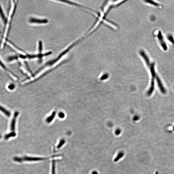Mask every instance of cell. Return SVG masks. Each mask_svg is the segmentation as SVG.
I'll return each mask as SVG.
<instances>
[{
    "label": "cell",
    "instance_id": "cell-7",
    "mask_svg": "<svg viewBox=\"0 0 174 174\" xmlns=\"http://www.w3.org/2000/svg\"><path fill=\"white\" fill-rule=\"evenodd\" d=\"M20 58V56L19 55L14 54V55H9L7 58V61L8 62H12L14 61L18 60Z\"/></svg>",
    "mask_w": 174,
    "mask_h": 174
},
{
    "label": "cell",
    "instance_id": "cell-17",
    "mask_svg": "<svg viewBox=\"0 0 174 174\" xmlns=\"http://www.w3.org/2000/svg\"><path fill=\"white\" fill-rule=\"evenodd\" d=\"M1 135H0V139H1Z\"/></svg>",
    "mask_w": 174,
    "mask_h": 174
},
{
    "label": "cell",
    "instance_id": "cell-6",
    "mask_svg": "<svg viewBox=\"0 0 174 174\" xmlns=\"http://www.w3.org/2000/svg\"><path fill=\"white\" fill-rule=\"evenodd\" d=\"M158 37V39H159L160 43L162 48L164 49H164V50H167V45H166V43H165L164 40H163V36H162V33H161L160 32L159 33Z\"/></svg>",
    "mask_w": 174,
    "mask_h": 174
},
{
    "label": "cell",
    "instance_id": "cell-14",
    "mask_svg": "<svg viewBox=\"0 0 174 174\" xmlns=\"http://www.w3.org/2000/svg\"><path fill=\"white\" fill-rule=\"evenodd\" d=\"M59 116L60 118H63L64 117V114L63 113H60L59 114Z\"/></svg>",
    "mask_w": 174,
    "mask_h": 174
},
{
    "label": "cell",
    "instance_id": "cell-5",
    "mask_svg": "<svg viewBox=\"0 0 174 174\" xmlns=\"http://www.w3.org/2000/svg\"><path fill=\"white\" fill-rule=\"evenodd\" d=\"M0 67H1V68H2V69H3V70L6 71L8 72V73L11 74H12L13 75H14V74L7 68V67L6 66L4 62L3 61L2 59V58H1V57H0Z\"/></svg>",
    "mask_w": 174,
    "mask_h": 174
},
{
    "label": "cell",
    "instance_id": "cell-9",
    "mask_svg": "<svg viewBox=\"0 0 174 174\" xmlns=\"http://www.w3.org/2000/svg\"><path fill=\"white\" fill-rule=\"evenodd\" d=\"M124 152H120V153H119L118 154V155L117 156L116 158H115V159H114V162H117V161L119 160V159H121L122 157L123 156H124Z\"/></svg>",
    "mask_w": 174,
    "mask_h": 174
},
{
    "label": "cell",
    "instance_id": "cell-1",
    "mask_svg": "<svg viewBox=\"0 0 174 174\" xmlns=\"http://www.w3.org/2000/svg\"><path fill=\"white\" fill-rule=\"evenodd\" d=\"M48 158H41V157H15L13 159L15 162H21L23 161H37L45 160Z\"/></svg>",
    "mask_w": 174,
    "mask_h": 174
},
{
    "label": "cell",
    "instance_id": "cell-18",
    "mask_svg": "<svg viewBox=\"0 0 174 174\" xmlns=\"http://www.w3.org/2000/svg\"><path fill=\"white\" fill-rule=\"evenodd\" d=\"M1 33V31H0V33Z\"/></svg>",
    "mask_w": 174,
    "mask_h": 174
},
{
    "label": "cell",
    "instance_id": "cell-13",
    "mask_svg": "<svg viewBox=\"0 0 174 174\" xmlns=\"http://www.w3.org/2000/svg\"><path fill=\"white\" fill-rule=\"evenodd\" d=\"M8 87L9 89L13 90L15 88V85H14L13 84H11L9 85Z\"/></svg>",
    "mask_w": 174,
    "mask_h": 174
},
{
    "label": "cell",
    "instance_id": "cell-4",
    "mask_svg": "<svg viewBox=\"0 0 174 174\" xmlns=\"http://www.w3.org/2000/svg\"><path fill=\"white\" fill-rule=\"evenodd\" d=\"M29 21L31 23L40 24L47 23L48 22V20L46 19H40L34 17L31 18L29 19Z\"/></svg>",
    "mask_w": 174,
    "mask_h": 174
},
{
    "label": "cell",
    "instance_id": "cell-16",
    "mask_svg": "<svg viewBox=\"0 0 174 174\" xmlns=\"http://www.w3.org/2000/svg\"><path fill=\"white\" fill-rule=\"evenodd\" d=\"M155 174H158V172H157H157H155Z\"/></svg>",
    "mask_w": 174,
    "mask_h": 174
},
{
    "label": "cell",
    "instance_id": "cell-12",
    "mask_svg": "<svg viewBox=\"0 0 174 174\" xmlns=\"http://www.w3.org/2000/svg\"><path fill=\"white\" fill-rule=\"evenodd\" d=\"M65 140L64 139H62L60 142L59 144L57 146V148L59 149L61 148V147L65 143Z\"/></svg>",
    "mask_w": 174,
    "mask_h": 174
},
{
    "label": "cell",
    "instance_id": "cell-11",
    "mask_svg": "<svg viewBox=\"0 0 174 174\" xmlns=\"http://www.w3.org/2000/svg\"><path fill=\"white\" fill-rule=\"evenodd\" d=\"M52 174H55V161H52Z\"/></svg>",
    "mask_w": 174,
    "mask_h": 174
},
{
    "label": "cell",
    "instance_id": "cell-15",
    "mask_svg": "<svg viewBox=\"0 0 174 174\" xmlns=\"http://www.w3.org/2000/svg\"><path fill=\"white\" fill-rule=\"evenodd\" d=\"M92 174H98V173L96 171H94V172L92 173Z\"/></svg>",
    "mask_w": 174,
    "mask_h": 174
},
{
    "label": "cell",
    "instance_id": "cell-3",
    "mask_svg": "<svg viewBox=\"0 0 174 174\" xmlns=\"http://www.w3.org/2000/svg\"><path fill=\"white\" fill-rule=\"evenodd\" d=\"M19 115L18 112H15L14 113L12 120H11L10 128H11V130L12 132H15L16 120H17Z\"/></svg>",
    "mask_w": 174,
    "mask_h": 174
},
{
    "label": "cell",
    "instance_id": "cell-2",
    "mask_svg": "<svg viewBox=\"0 0 174 174\" xmlns=\"http://www.w3.org/2000/svg\"><path fill=\"white\" fill-rule=\"evenodd\" d=\"M0 20L3 25V28L5 27L8 22V17L6 15L2 5L0 3Z\"/></svg>",
    "mask_w": 174,
    "mask_h": 174
},
{
    "label": "cell",
    "instance_id": "cell-8",
    "mask_svg": "<svg viewBox=\"0 0 174 174\" xmlns=\"http://www.w3.org/2000/svg\"><path fill=\"white\" fill-rule=\"evenodd\" d=\"M0 111H1V112H2L8 117H10L11 116V113L10 112V111L1 105H0Z\"/></svg>",
    "mask_w": 174,
    "mask_h": 174
},
{
    "label": "cell",
    "instance_id": "cell-10",
    "mask_svg": "<svg viewBox=\"0 0 174 174\" xmlns=\"http://www.w3.org/2000/svg\"><path fill=\"white\" fill-rule=\"evenodd\" d=\"M16 133L15 132H11L6 135L5 137V139L7 140L10 138H11V137H15L16 136Z\"/></svg>",
    "mask_w": 174,
    "mask_h": 174
}]
</instances>
